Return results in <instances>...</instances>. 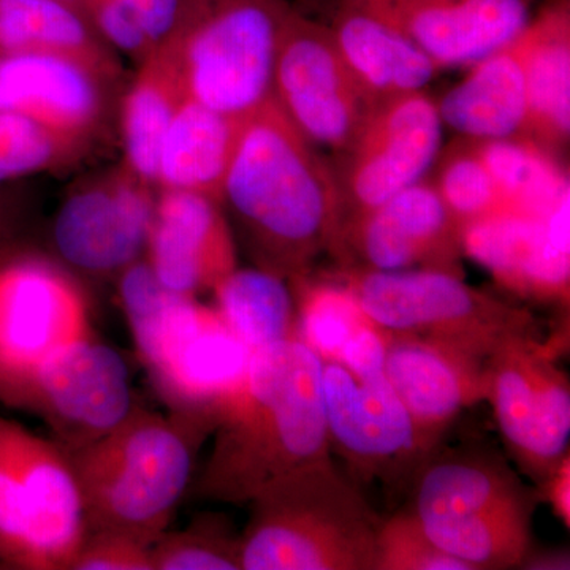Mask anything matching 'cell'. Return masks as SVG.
Masks as SVG:
<instances>
[{
    "mask_svg": "<svg viewBox=\"0 0 570 570\" xmlns=\"http://www.w3.org/2000/svg\"><path fill=\"white\" fill-rule=\"evenodd\" d=\"M384 374L433 449L460 412L487 401L489 392L487 360L406 333H389Z\"/></svg>",
    "mask_w": 570,
    "mask_h": 570,
    "instance_id": "44dd1931",
    "label": "cell"
},
{
    "mask_svg": "<svg viewBox=\"0 0 570 570\" xmlns=\"http://www.w3.org/2000/svg\"><path fill=\"white\" fill-rule=\"evenodd\" d=\"M285 0H184L174 41L187 97L247 119L273 97Z\"/></svg>",
    "mask_w": 570,
    "mask_h": 570,
    "instance_id": "8992f818",
    "label": "cell"
},
{
    "mask_svg": "<svg viewBox=\"0 0 570 570\" xmlns=\"http://www.w3.org/2000/svg\"><path fill=\"white\" fill-rule=\"evenodd\" d=\"M377 546V570H472L468 562L439 549L404 508L382 521Z\"/></svg>",
    "mask_w": 570,
    "mask_h": 570,
    "instance_id": "e575fe53",
    "label": "cell"
},
{
    "mask_svg": "<svg viewBox=\"0 0 570 570\" xmlns=\"http://www.w3.org/2000/svg\"><path fill=\"white\" fill-rule=\"evenodd\" d=\"M442 124L479 140L513 137L527 122V80L520 36L474 63L438 105Z\"/></svg>",
    "mask_w": 570,
    "mask_h": 570,
    "instance_id": "d4e9b609",
    "label": "cell"
},
{
    "mask_svg": "<svg viewBox=\"0 0 570 570\" xmlns=\"http://www.w3.org/2000/svg\"><path fill=\"white\" fill-rule=\"evenodd\" d=\"M273 100L314 148L347 153L379 102L356 80L332 29L292 10L277 48Z\"/></svg>",
    "mask_w": 570,
    "mask_h": 570,
    "instance_id": "4fadbf2b",
    "label": "cell"
},
{
    "mask_svg": "<svg viewBox=\"0 0 570 570\" xmlns=\"http://www.w3.org/2000/svg\"><path fill=\"white\" fill-rule=\"evenodd\" d=\"M154 387L171 414L216 430L225 401L245 377L249 351L216 307L179 295L159 321L134 337Z\"/></svg>",
    "mask_w": 570,
    "mask_h": 570,
    "instance_id": "9c48e42d",
    "label": "cell"
},
{
    "mask_svg": "<svg viewBox=\"0 0 570 570\" xmlns=\"http://www.w3.org/2000/svg\"><path fill=\"white\" fill-rule=\"evenodd\" d=\"M570 464L569 459L549 479V482L539 489L540 501H549L553 512L560 517L562 523L570 524Z\"/></svg>",
    "mask_w": 570,
    "mask_h": 570,
    "instance_id": "ab89813d",
    "label": "cell"
},
{
    "mask_svg": "<svg viewBox=\"0 0 570 570\" xmlns=\"http://www.w3.org/2000/svg\"><path fill=\"white\" fill-rule=\"evenodd\" d=\"M539 490L482 442L438 445L406 497L428 538L472 570L519 569L532 543Z\"/></svg>",
    "mask_w": 570,
    "mask_h": 570,
    "instance_id": "277c9868",
    "label": "cell"
},
{
    "mask_svg": "<svg viewBox=\"0 0 570 570\" xmlns=\"http://www.w3.org/2000/svg\"><path fill=\"white\" fill-rule=\"evenodd\" d=\"M332 32L348 69L379 104L422 91L436 73V63L414 41L351 0Z\"/></svg>",
    "mask_w": 570,
    "mask_h": 570,
    "instance_id": "cb8c5ba5",
    "label": "cell"
},
{
    "mask_svg": "<svg viewBox=\"0 0 570 570\" xmlns=\"http://www.w3.org/2000/svg\"><path fill=\"white\" fill-rule=\"evenodd\" d=\"M322 400L330 450L346 461L352 482L362 491L381 483L390 501L406 498L436 448L419 433L385 374L362 381L341 363L324 360Z\"/></svg>",
    "mask_w": 570,
    "mask_h": 570,
    "instance_id": "8fae6325",
    "label": "cell"
},
{
    "mask_svg": "<svg viewBox=\"0 0 570 570\" xmlns=\"http://www.w3.org/2000/svg\"><path fill=\"white\" fill-rule=\"evenodd\" d=\"M7 227H9V216H7L6 208H3V204L0 202V243L6 238Z\"/></svg>",
    "mask_w": 570,
    "mask_h": 570,
    "instance_id": "60d3db41",
    "label": "cell"
},
{
    "mask_svg": "<svg viewBox=\"0 0 570 570\" xmlns=\"http://www.w3.org/2000/svg\"><path fill=\"white\" fill-rule=\"evenodd\" d=\"M86 532L67 453L0 417V561L17 569L70 570Z\"/></svg>",
    "mask_w": 570,
    "mask_h": 570,
    "instance_id": "ba28073f",
    "label": "cell"
},
{
    "mask_svg": "<svg viewBox=\"0 0 570 570\" xmlns=\"http://www.w3.org/2000/svg\"><path fill=\"white\" fill-rule=\"evenodd\" d=\"M570 200L546 217L497 213L461 227V250L524 299L569 306Z\"/></svg>",
    "mask_w": 570,
    "mask_h": 570,
    "instance_id": "ac0fdd59",
    "label": "cell"
},
{
    "mask_svg": "<svg viewBox=\"0 0 570 570\" xmlns=\"http://www.w3.org/2000/svg\"><path fill=\"white\" fill-rule=\"evenodd\" d=\"M436 189L461 227L491 214L504 213L497 184L478 149L449 159L439 176Z\"/></svg>",
    "mask_w": 570,
    "mask_h": 570,
    "instance_id": "836d02e7",
    "label": "cell"
},
{
    "mask_svg": "<svg viewBox=\"0 0 570 570\" xmlns=\"http://www.w3.org/2000/svg\"><path fill=\"white\" fill-rule=\"evenodd\" d=\"M91 336L88 299L69 269L43 255H0V400Z\"/></svg>",
    "mask_w": 570,
    "mask_h": 570,
    "instance_id": "7c38bea8",
    "label": "cell"
},
{
    "mask_svg": "<svg viewBox=\"0 0 570 570\" xmlns=\"http://www.w3.org/2000/svg\"><path fill=\"white\" fill-rule=\"evenodd\" d=\"M153 570H243L242 535L228 520L205 515L181 531H165L151 547Z\"/></svg>",
    "mask_w": 570,
    "mask_h": 570,
    "instance_id": "d6a6232c",
    "label": "cell"
},
{
    "mask_svg": "<svg viewBox=\"0 0 570 570\" xmlns=\"http://www.w3.org/2000/svg\"><path fill=\"white\" fill-rule=\"evenodd\" d=\"M461 225L449 212L436 187L422 181L396 194L373 212L351 217L341 228L333 254L348 269L401 272L433 268L456 273Z\"/></svg>",
    "mask_w": 570,
    "mask_h": 570,
    "instance_id": "e0dca14e",
    "label": "cell"
},
{
    "mask_svg": "<svg viewBox=\"0 0 570 570\" xmlns=\"http://www.w3.org/2000/svg\"><path fill=\"white\" fill-rule=\"evenodd\" d=\"M569 0H553L520 33L528 102L523 132L535 142H561L569 135Z\"/></svg>",
    "mask_w": 570,
    "mask_h": 570,
    "instance_id": "4316f807",
    "label": "cell"
},
{
    "mask_svg": "<svg viewBox=\"0 0 570 570\" xmlns=\"http://www.w3.org/2000/svg\"><path fill=\"white\" fill-rule=\"evenodd\" d=\"M441 141L438 105L422 91L379 104L347 151L344 223L422 181Z\"/></svg>",
    "mask_w": 570,
    "mask_h": 570,
    "instance_id": "2e32d148",
    "label": "cell"
},
{
    "mask_svg": "<svg viewBox=\"0 0 570 570\" xmlns=\"http://www.w3.org/2000/svg\"><path fill=\"white\" fill-rule=\"evenodd\" d=\"M213 430L135 406L110 433L67 453L88 531H116L153 547L189 490Z\"/></svg>",
    "mask_w": 570,
    "mask_h": 570,
    "instance_id": "3957f363",
    "label": "cell"
},
{
    "mask_svg": "<svg viewBox=\"0 0 570 570\" xmlns=\"http://www.w3.org/2000/svg\"><path fill=\"white\" fill-rule=\"evenodd\" d=\"M213 294L217 313L250 352L296 337L294 294L284 277L236 268Z\"/></svg>",
    "mask_w": 570,
    "mask_h": 570,
    "instance_id": "f1b7e54d",
    "label": "cell"
},
{
    "mask_svg": "<svg viewBox=\"0 0 570 570\" xmlns=\"http://www.w3.org/2000/svg\"><path fill=\"white\" fill-rule=\"evenodd\" d=\"M487 377L509 459L542 489L569 459L570 384L557 344L540 335L509 337L487 358Z\"/></svg>",
    "mask_w": 570,
    "mask_h": 570,
    "instance_id": "30bf717a",
    "label": "cell"
},
{
    "mask_svg": "<svg viewBox=\"0 0 570 570\" xmlns=\"http://www.w3.org/2000/svg\"><path fill=\"white\" fill-rule=\"evenodd\" d=\"M70 570H153L151 547L116 531H88Z\"/></svg>",
    "mask_w": 570,
    "mask_h": 570,
    "instance_id": "d590c367",
    "label": "cell"
},
{
    "mask_svg": "<svg viewBox=\"0 0 570 570\" xmlns=\"http://www.w3.org/2000/svg\"><path fill=\"white\" fill-rule=\"evenodd\" d=\"M186 99L181 66L171 40L138 63L137 73L119 99L122 164L153 187L160 145Z\"/></svg>",
    "mask_w": 570,
    "mask_h": 570,
    "instance_id": "484cf974",
    "label": "cell"
},
{
    "mask_svg": "<svg viewBox=\"0 0 570 570\" xmlns=\"http://www.w3.org/2000/svg\"><path fill=\"white\" fill-rule=\"evenodd\" d=\"M145 258L170 291L189 296L213 292L238 268L224 206L200 194L157 190Z\"/></svg>",
    "mask_w": 570,
    "mask_h": 570,
    "instance_id": "7402d4cb",
    "label": "cell"
},
{
    "mask_svg": "<svg viewBox=\"0 0 570 570\" xmlns=\"http://www.w3.org/2000/svg\"><path fill=\"white\" fill-rule=\"evenodd\" d=\"M63 2L70 3V6L77 7L86 13V0H63Z\"/></svg>",
    "mask_w": 570,
    "mask_h": 570,
    "instance_id": "b9f144b4",
    "label": "cell"
},
{
    "mask_svg": "<svg viewBox=\"0 0 570 570\" xmlns=\"http://www.w3.org/2000/svg\"><path fill=\"white\" fill-rule=\"evenodd\" d=\"M249 505L243 570H377L384 519L333 459L285 475Z\"/></svg>",
    "mask_w": 570,
    "mask_h": 570,
    "instance_id": "5b68a950",
    "label": "cell"
},
{
    "mask_svg": "<svg viewBox=\"0 0 570 570\" xmlns=\"http://www.w3.org/2000/svg\"><path fill=\"white\" fill-rule=\"evenodd\" d=\"M154 47L174 39L181 26L184 0H121Z\"/></svg>",
    "mask_w": 570,
    "mask_h": 570,
    "instance_id": "f35d334b",
    "label": "cell"
},
{
    "mask_svg": "<svg viewBox=\"0 0 570 570\" xmlns=\"http://www.w3.org/2000/svg\"><path fill=\"white\" fill-rule=\"evenodd\" d=\"M389 333L373 322H366L347 341L340 360L355 377L371 379L384 373Z\"/></svg>",
    "mask_w": 570,
    "mask_h": 570,
    "instance_id": "74e56055",
    "label": "cell"
},
{
    "mask_svg": "<svg viewBox=\"0 0 570 570\" xmlns=\"http://www.w3.org/2000/svg\"><path fill=\"white\" fill-rule=\"evenodd\" d=\"M245 122L187 97L160 145L156 189L200 194L223 205L225 178Z\"/></svg>",
    "mask_w": 570,
    "mask_h": 570,
    "instance_id": "603a6c76",
    "label": "cell"
},
{
    "mask_svg": "<svg viewBox=\"0 0 570 570\" xmlns=\"http://www.w3.org/2000/svg\"><path fill=\"white\" fill-rule=\"evenodd\" d=\"M294 285L296 337L321 355L337 362L347 341L370 318L344 284L313 283L309 276Z\"/></svg>",
    "mask_w": 570,
    "mask_h": 570,
    "instance_id": "1f68e13d",
    "label": "cell"
},
{
    "mask_svg": "<svg viewBox=\"0 0 570 570\" xmlns=\"http://www.w3.org/2000/svg\"><path fill=\"white\" fill-rule=\"evenodd\" d=\"M13 52L69 56L122 80L118 52L63 0H0V55Z\"/></svg>",
    "mask_w": 570,
    "mask_h": 570,
    "instance_id": "83f0119b",
    "label": "cell"
},
{
    "mask_svg": "<svg viewBox=\"0 0 570 570\" xmlns=\"http://www.w3.org/2000/svg\"><path fill=\"white\" fill-rule=\"evenodd\" d=\"M230 209L257 268L285 281L309 276L344 224L341 183L275 100L246 119L227 178Z\"/></svg>",
    "mask_w": 570,
    "mask_h": 570,
    "instance_id": "7a4b0ae2",
    "label": "cell"
},
{
    "mask_svg": "<svg viewBox=\"0 0 570 570\" xmlns=\"http://www.w3.org/2000/svg\"><path fill=\"white\" fill-rule=\"evenodd\" d=\"M478 153L501 195L504 212L546 219L570 184L539 142L497 138L485 140Z\"/></svg>",
    "mask_w": 570,
    "mask_h": 570,
    "instance_id": "f546056e",
    "label": "cell"
},
{
    "mask_svg": "<svg viewBox=\"0 0 570 570\" xmlns=\"http://www.w3.org/2000/svg\"><path fill=\"white\" fill-rule=\"evenodd\" d=\"M86 17L116 52L141 63L156 47L121 0H86Z\"/></svg>",
    "mask_w": 570,
    "mask_h": 570,
    "instance_id": "8d00e7d4",
    "label": "cell"
},
{
    "mask_svg": "<svg viewBox=\"0 0 570 570\" xmlns=\"http://www.w3.org/2000/svg\"><path fill=\"white\" fill-rule=\"evenodd\" d=\"M404 33L441 67L474 66L515 40L531 0H351Z\"/></svg>",
    "mask_w": 570,
    "mask_h": 570,
    "instance_id": "ffe728a7",
    "label": "cell"
},
{
    "mask_svg": "<svg viewBox=\"0 0 570 570\" xmlns=\"http://www.w3.org/2000/svg\"><path fill=\"white\" fill-rule=\"evenodd\" d=\"M343 284L379 328L439 341L482 360L509 337L540 335L530 311L471 287L460 273L347 269Z\"/></svg>",
    "mask_w": 570,
    "mask_h": 570,
    "instance_id": "52a82bcc",
    "label": "cell"
},
{
    "mask_svg": "<svg viewBox=\"0 0 570 570\" xmlns=\"http://www.w3.org/2000/svg\"><path fill=\"white\" fill-rule=\"evenodd\" d=\"M119 82L69 56L0 55V112H14L94 140L111 118Z\"/></svg>",
    "mask_w": 570,
    "mask_h": 570,
    "instance_id": "d6986e66",
    "label": "cell"
},
{
    "mask_svg": "<svg viewBox=\"0 0 570 570\" xmlns=\"http://www.w3.org/2000/svg\"><path fill=\"white\" fill-rule=\"evenodd\" d=\"M7 403L39 415L66 453L110 433L135 407L126 360L94 336L48 360Z\"/></svg>",
    "mask_w": 570,
    "mask_h": 570,
    "instance_id": "9a60e30c",
    "label": "cell"
},
{
    "mask_svg": "<svg viewBox=\"0 0 570 570\" xmlns=\"http://www.w3.org/2000/svg\"><path fill=\"white\" fill-rule=\"evenodd\" d=\"M324 360L299 337L253 352L225 401L195 497L249 504L266 487L332 460L322 400Z\"/></svg>",
    "mask_w": 570,
    "mask_h": 570,
    "instance_id": "6da1fadb",
    "label": "cell"
},
{
    "mask_svg": "<svg viewBox=\"0 0 570 570\" xmlns=\"http://www.w3.org/2000/svg\"><path fill=\"white\" fill-rule=\"evenodd\" d=\"M156 202V187L122 163L78 184L51 225L59 264L70 273L116 279L145 257Z\"/></svg>",
    "mask_w": 570,
    "mask_h": 570,
    "instance_id": "5bb4252c",
    "label": "cell"
},
{
    "mask_svg": "<svg viewBox=\"0 0 570 570\" xmlns=\"http://www.w3.org/2000/svg\"><path fill=\"white\" fill-rule=\"evenodd\" d=\"M92 141L26 116L0 112V186L69 168L80 163Z\"/></svg>",
    "mask_w": 570,
    "mask_h": 570,
    "instance_id": "4dcf8cb0",
    "label": "cell"
}]
</instances>
